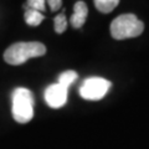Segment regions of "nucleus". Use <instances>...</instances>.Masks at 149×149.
Wrapping results in <instances>:
<instances>
[{"label": "nucleus", "mask_w": 149, "mask_h": 149, "mask_svg": "<svg viewBox=\"0 0 149 149\" xmlns=\"http://www.w3.org/2000/svg\"><path fill=\"white\" fill-rule=\"evenodd\" d=\"M55 31L57 32V34H62V32L66 31L67 29V19L65 16V13L62 14H58L57 16L55 17Z\"/></svg>", "instance_id": "10"}, {"label": "nucleus", "mask_w": 149, "mask_h": 149, "mask_svg": "<svg viewBox=\"0 0 149 149\" xmlns=\"http://www.w3.org/2000/svg\"><path fill=\"white\" fill-rule=\"evenodd\" d=\"M111 35L116 40L132 39L142 35L144 31V22L134 14H123L111 22Z\"/></svg>", "instance_id": "3"}, {"label": "nucleus", "mask_w": 149, "mask_h": 149, "mask_svg": "<svg viewBox=\"0 0 149 149\" xmlns=\"http://www.w3.org/2000/svg\"><path fill=\"white\" fill-rule=\"evenodd\" d=\"M25 5L32 10L44 13L46 10V0H27Z\"/></svg>", "instance_id": "11"}, {"label": "nucleus", "mask_w": 149, "mask_h": 149, "mask_svg": "<svg viewBox=\"0 0 149 149\" xmlns=\"http://www.w3.org/2000/svg\"><path fill=\"white\" fill-rule=\"evenodd\" d=\"M112 83L102 77H88L80 87V95L87 101H100L107 95Z\"/></svg>", "instance_id": "4"}, {"label": "nucleus", "mask_w": 149, "mask_h": 149, "mask_svg": "<svg viewBox=\"0 0 149 149\" xmlns=\"http://www.w3.org/2000/svg\"><path fill=\"white\" fill-rule=\"evenodd\" d=\"M77 77H78V74H77L76 71H71V70H70V71H65L58 76V82L57 83L62 85L63 87L68 88L70 85H72V83L77 80Z\"/></svg>", "instance_id": "9"}, {"label": "nucleus", "mask_w": 149, "mask_h": 149, "mask_svg": "<svg viewBox=\"0 0 149 149\" xmlns=\"http://www.w3.org/2000/svg\"><path fill=\"white\" fill-rule=\"evenodd\" d=\"M51 11H57L62 6V0H47Z\"/></svg>", "instance_id": "12"}, {"label": "nucleus", "mask_w": 149, "mask_h": 149, "mask_svg": "<svg viewBox=\"0 0 149 149\" xmlns=\"http://www.w3.org/2000/svg\"><path fill=\"white\" fill-rule=\"evenodd\" d=\"M67 90L60 83L50 85L45 90V101L51 108H60L67 102Z\"/></svg>", "instance_id": "5"}, {"label": "nucleus", "mask_w": 149, "mask_h": 149, "mask_svg": "<svg viewBox=\"0 0 149 149\" xmlns=\"http://www.w3.org/2000/svg\"><path fill=\"white\" fill-rule=\"evenodd\" d=\"M46 54V47L44 44L32 41V42H16L10 45L4 52L5 62L13 66L25 63L27 60L40 57Z\"/></svg>", "instance_id": "1"}, {"label": "nucleus", "mask_w": 149, "mask_h": 149, "mask_svg": "<svg viewBox=\"0 0 149 149\" xmlns=\"http://www.w3.org/2000/svg\"><path fill=\"white\" fill-rule=\"evenodd\" d=\"M24 10H25V21L29 26H37L40 25L42 20L45 19V16L42 15V13L40 11H36V10H32V9H29L26 5H24Z\"/></svg>", "instance_id": "7"}, {"label": "nucleus", "mask_w": 149, "mask_h": 149, "mask_svg": "<svg viewBox=\"0 0 149 149\" xmlns=\"http://www.w3.org/2000/svg\"><path fill=\"white\" fill-rule=\"evenodd\" d=\"M11 113L17 123H27L34 117V96L30 90L17 87L11 95Z\"/></svg>", "instance_id": "2"}, {"label": "nucleus", "mask_w": 149, "mask_h": 149, "mask_svg": "<svg viewBox=\"0 0 149 149\" xmlns=\"http://www.w3.org/2000/svg\"><path fill=\"white\" fill-rule=\"evenodd\" d=\"M96 9L102 14H108L114 10L119 4V0H93Z\"/></svg>", "instance_id": "8"}, {"label": "nucleus", "mask_w": 149, "mask_h": 149, "mask_svg": "<svg viewBox=\"0 0 149 149\" xmlns=\"http://www.w3.org/2000/svg\"><path fill=\"white\" fill-rule=\"evenodd\" d=\"M88 15V9L85 1H77L74 4L73 8V15L70 19L72 26L74 29H80L82 27V25L86 22V19Z\"/></svg>", "instance_id": "6"}]
</instances>
